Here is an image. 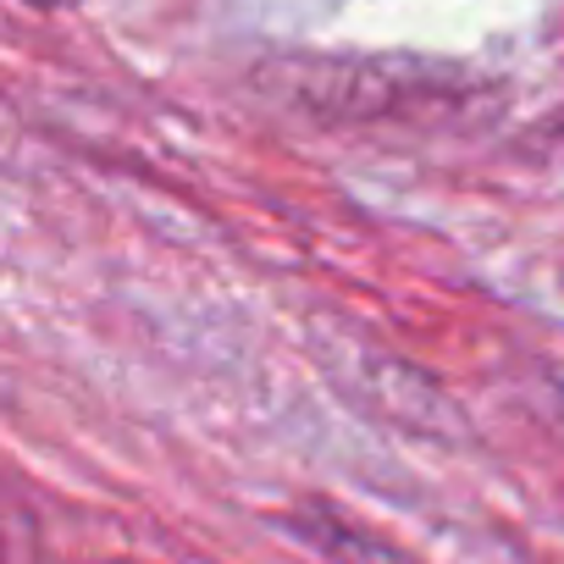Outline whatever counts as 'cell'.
<instances>
[{
  "instance_id": "obj_1",
  "label": "cell",
  "mask_w": 564,
  "mask_h": 564,
  "mask_svg": "<svg viewBox=\"0 0 564 564\" xmlns=\"http://www.w3.org/2000/svg\"><path fill=\"white\" fill-rule=\"evenodd\" d=\"M260 84L294 100L300 111L338 117V122H377V117H410L448 95L443 73L388 56H294L260 67Z\"/></svg>"
},
{
  "instance_id": "obj_2",
  "label": "cell",
  "mask_w": 564,
  "mask_h": 564,
  "mask_svg": "<svg viewBox=\"0 0 564 564\" xmlns=\"http://www.w3.org/2000/svg\"><path fill=\"white\" fill-rule=\"evenodd\" d=\"M289 531H294L300 542H311V547H316L322 558H333V564H404L388 542L355 531L349 520H338V514H327V509H300V514H289Z\"/></svg>"
},
{
  "instance_id": "obj_3",
  "label": "cell",
  "mask_w": 564,
  "mask_h": 564,
  "mask_svg": "<svg viewBox=\"0 0 564 564\" xmlns=\"http://www.w3.org/2000/svg\"><path fill=\"white\" fill-rule=\"evenodd\" d=\"M0 564H51L45 558V525L34 503L18 492V481L0 476Z\"/></svg>"
},
{
  "instance_id": "obj_4",
  "label": "cell",
  "mask_w": 564,
  "mask_h": 564,
  "mask_svg": "<svg viewBox=\"0 0 564 564\" xmlns=\"http://www.w3.org/2000/svg\"><path fill=\"white\" fill-rule=\"evenodd\" d=\"M23 7H34V12H67V7H78V0H23Z\"/></svg>"
},
{
  "instance_id": "obj_6",
  "label": "cell",
  "mask_w": 564,
  "mask_h": 564,
  "mask_svg": "<svg viewBox=\"0 0 564 564\" xmlns=\"http://www.w3.org/2000/svg\"><path fill=\"white\" fill-rule=\"evenodd\" d=\"M111 564H133V558H111Z\"/></svg>"
},
{
  "instance_id": "obj_5",
  "label": "cell",
  "mask_w": 564,
  "mask_h": 564,
  "mask_svg": "<svg viewBox=\"0 0 564 564\" xmlns=\"http://www.w3.org/2000/svg\"><path fill=\"white\" fill-rule=\"evenodd\" d=\"M553 128H558V133H564V111H558V122H553Z\"/></svg>"
}]
</instances>
